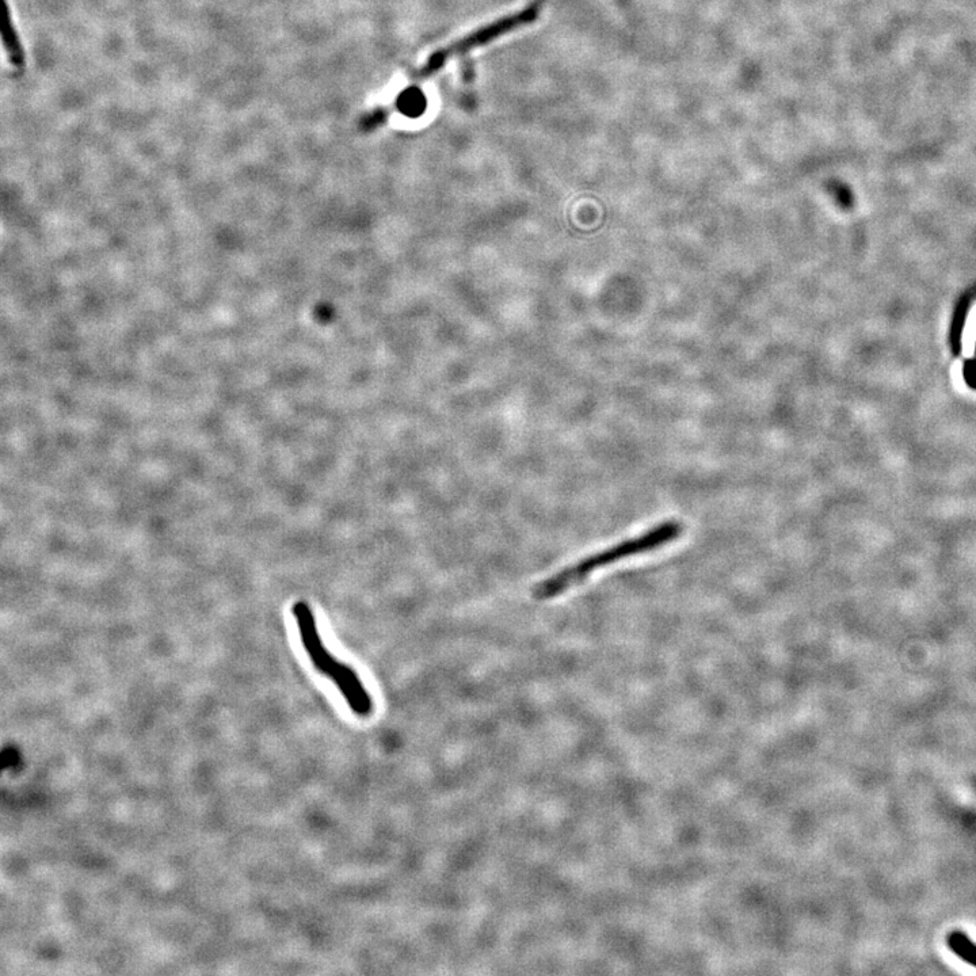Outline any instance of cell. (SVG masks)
Returning <instances> with one entry per match:
<instances>
[{"label": "cell", "instance_id": "cell-4", "mask_svg": "<svg viewBox=\"0 0 976 976\" xmlns=\"http://www.w3.org/2000/svg\"><path fill=\"white\" fill-rule=\"evenodd\" d=\"M948 947L959 959L976 968V944L963 932H952L948 936Z\"/></svg>", "mask_w": 976, "mask_h": 976}, {"label": "cell", "instance_id": "cell-5", "mask_svg": "<svg viewBox=\"0 0 976 976\" xmlns=\"http://www.w3.org/2000/svg\"><path fill=\"white\" fill-rule=\"evenodd\" d=\"M5 34H10V40L5 41L7 51L10 53L11 63L14 67H24V51H21V45L18 44V34L14 29L13 14L11 10L7 7L6 10V24H5Z\"/></svg>", "mask_w": 976, "mask_h": 976}, {"label": "cell", "instance_id": "cell-3", "mask_svg": "<svg viewBox=\"0 0 976 976\" xmlns=\"http://www.w3.org/2000/svg\"><path fill=\"white\" fill-rule=\"evenodd\" d=\"M539 10V5L535 3V5L529 6L528 9L522 10L521 13L509 15V17L495 21L494 24L483 26L482 29L468 34L467 37L461 38L457 43L440 49V51L433 53L429 57V60L426 61L425 66L421 70L415 72L413 79L421 82V80L430 78V76L440 71L453 56L465 55V53L472 51V49L482 47V45L488 44L490 41L497 40V38L521 28V26L531 24V22L539 17Z\"/></svg>", "mask_w": 976, "mask_h": 976}, {"label": "cell", "instance_id": "cell-2", "mask_svg": "<svg viewBox=\"0 0 976 976\" xmlns=\"http://www.w3.org/2000/svg\"><path fill=\"white\" fill-rule=\"evenodd\" d=\"M292 615L296 620L301 644L312 666L337 686L354 715L362 719L371 718L375 709L371 693L365 688L357 671L335 658L324 644L318 621L310 604L305 601L295 602L292 606Z\"/></svg>", "mask_w": 976, "mask_h": 976}, {"label": "cell", "instance_id": "cell-1", "mask_svg": "<svg viewBox=\"0 0 976 976\" xmlns=\"http://www.w3.org/2000/svg\"><path fill=\"white\" fill-rule=\"evenodd\" d=\"M684 529V524L678 520L659 522V524L648 529L642 535L620 541V543L612 545V547L586 556V558L579 560V562L563 568L559 573L536 583L532 589V597L536 601L554 600L560 594L568 592L573 587H577L579 583L589 578L594 571L608 567L610 564L621 562V560L635 558V556L666 547V545L680 539L682 533H684Z\"/></svg>", "mask_w": 976, "mask_h": 976}]
</instances>
